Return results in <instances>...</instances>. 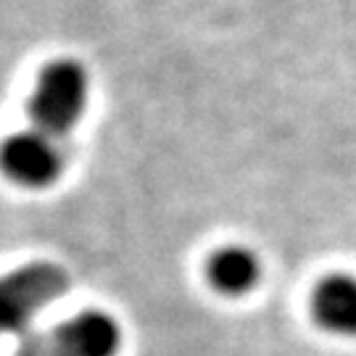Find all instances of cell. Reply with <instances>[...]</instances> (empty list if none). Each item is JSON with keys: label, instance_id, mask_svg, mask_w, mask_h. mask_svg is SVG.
<instances>
[{"label": "cell", "instance_id": "4", "mask_svg": "<svg viewBox=\"0 0 356 356\" xmlns=\"http://www.w3.org/2000/svg\"><path fill=\"white\" fill-rule=\"evenodd\" d=\"M0 172L22 188H48L64 172V153L51 135L19 129L0 143Z\"/></svg>", "mask_w": 356, "mask_h": 356}, {"label": "cell", "instance_id": "1", "mask_svg": "<svg viewBox=\"0 0 356 356\" xmlns=\"http://www.w3.org/2000/svg\"><path fill=\"white\" fill-rule=\"evenodd\" d=\"M88 106V72L72 58H58L42 66L35 90L26 101L32 127L61 138L85 114Z\"/></svg>", "mask_w": 356, "mask_h": 356}, {"label": "cell", "instance_id": "3", "mask_svg": "<svg viewBox=\"0 0 356 356\" xmlns=\"http://www.w3.org/2000/svg\"><path fill=\"white\" fill-rule=\"evenodd\" d=\"M69 288V275L53 261H32L0 275V332H22Z\"/></svg>", "mask_w": 356, "mask_h": 356}, {"label": "cell", "instance_id": "5", "mask_svg": "<svg viewBox=\"0 0 356 356\" xmlns=\"http://www.w3.org/2000/svg\"><path fill=\"white\" fill-rule=\"evenodd\" d=\"M312 314L325 330L335 335H356V277H325L312 296Z\"/></svg>", "mask_w": 356, "mask_h": 356}, {"label": "cell", "instance_id": "6", "mask_svg": "<svg viewBox=\"0 0 356 356\" xmlns=\"http://www.w3.org/2000/svg\"><path fill=\"white\" fill-rule=\"evenodd\" d=\"M261 264L254 251L243 245H225L209 256L206 261V277L211 288L225 296H243L259 282Z\"/></svg>", "mask_w": 356, "mask_h": 356}, {"label": "cell", "instance_id": "2", "mask_svg": "<svg viewBox=\"0 0 356 356\" xmlns=\"http://www.w3.org/2000/svg\"><path fill=\"white\" fill-rule=\"evenodd\" d=\"M119 346V322L106 312L88 309L51 330L26 335L16 356H116Z\"/></svg>", "mask_w": 356, "mask_h": 356}]
</instances>
